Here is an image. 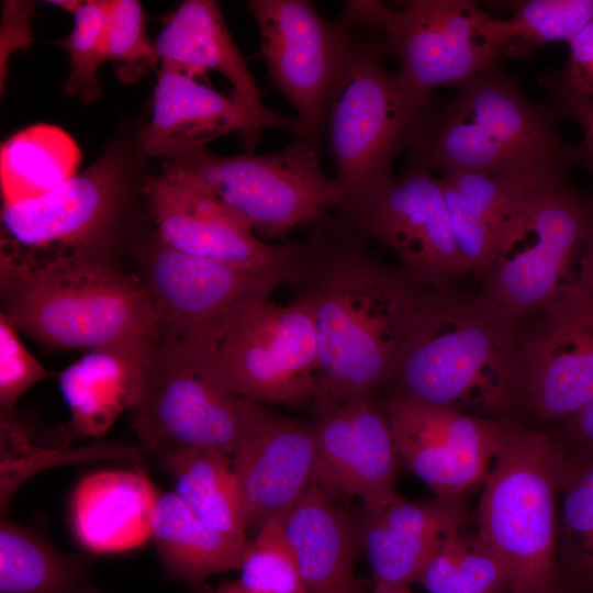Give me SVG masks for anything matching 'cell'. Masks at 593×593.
<instances>
[{
  "mask_svg": "<svg viewBox=\"0 0 593 593\" xmlns=\"http://www.w3.org/2000/svg\"><path fill=\"white\" fill-rule=\"evenodd\" d=\"M311 242L300 283L315 303L320 411L389 383L426 288L374 258L333 214Z\"/></svg>",
  "mask_w": 593,
  "mask_h": 593,
  "instance_id": "6da1fadb",
  "label": "cell"
},
{
  "mask_svg": "<svg viewBox=\"0 0 593 593\" xmlns=\"http://www.w3.org/2000/svg\"><path fill=\"white\" fill-rule=\"evenodd\" d=\"M519 325L480 292L425 289L388 384L406 398L511 418L521 395Z\"/></svg>",
  "mask_w": 593,
  "mask_h": 593,
  "instance_id": "7a4b0ae2",
  "label": "cell"
},
{
  "mask_svg": "<svg viewBox=\"0 0 593 593\" xmlns=\"http://www.w3.org/2000/svg\"><path fill=\"white\" fill-rule=\"evenodd\" d=\"M549 105L530 100L500 65L433 105L407 149L406 165L432 174L471 169L542 187L570 177L575 145L557 132Z\"/></svg>",
  "mask_w": 593,
  "mask_h": 593,
  "instance_id": "3957f363",
  "label": "cell"
},
{
  "mask_svg": "<svg viewBox=\"0 0 593 593\" xmlns=\"http://www.w3.org/2000/svg\"><path fill=\"white\" fill-rule=\"evenodd\" d=\"M2 311L18 331L53 349H149L158 314L141 277L97 253L24 269L0 264Z\"/></svg>",
  "mask_w": 593,
  "mask_h": 593,
  "instance_id": "277c9868",
  "label": "cell"
},
{
  "mask_svg": "<svg viewBox=\"0 0 593 593\" xmlns=\"http://www.w3.org/2000/svg\"><path fill=\"white\" fill-rule=\"evenodd\" d=\"M481 278V295L517 323L593 282L592 199L570 177L526 193Z\"/></svg>",
  "mask_w": 593,
  "mask_h": 593,
  "instance_id": "5b68a950",
  "label": "cell"
},
{
  "mask_svg": "<svg viewBox=\"0 0 593 593\" xmlns=\"http://www.w3.org/2000/svg\"><path fill=\"white\" fill-rule=\"evenodd\" d=\"M564 448L555 436L506 421L484 480L478 535L504 566L510 593H562L558 500Z\"/></svg>",
  "mask_w": 593,
  "mask_h": 593,
  "instance_id": "8992f818",
  "label": "cell"
},
{
  "mask_svg": "<svg viewBox=\"0 0 593 593\" xmlns=\"http://www.w3.org/2000/svg\"><path fill=\"white\" fill-rule=\"evenodd\" d=\"M168 176L221 204L257 236L284 239L318 225L344 200V191L322 170L317 144L296 137L266 154L216 155L201 148L165 159Z\"/></svg>",
  "mask_w": 593,
  "mask_h": 593,
  "instance_id": "52a82bcc",
  "label": "cell"
},
{
  "mask_svg": "<svg viewBox=\"0 0 593 593\" xmlns=\"http://www.w3.org/2000/svg\"><path fill=\"white\" fill-rule=\"evenodd\" d=\"M339 16L398 61L402 86L422 99L460 88L500 65L494 20L471 0L346 1Z\"/></svg>",
  "mask_w": 593,
  "mask_h": 593,
  "instance_id": "ba28073f",
  "label": "cell"
},
{
  "mask_svg": "<svg viewBox=\"0 0 593 593\" xmlns=\"http://www.w3.org/2000/svg\"><path fill=\"white\" fill-rule=\"evenodd\" d=\"M346 24L353 33L351 49L324 119L343 202L393 177L395 158L407 152L434 103L405 89L377 46Z\"/></svg>",
  "mask_w": 593,
  "mask_h": 593,
  "instance_id": "9c48e42d",
  "label": "cell"
},
{
  "mask_svg": "<svg viewBox=\"0 0 593 593\" xmlns=\"http://www.w3.org/2000/svg\"><path fill=\"white\" fill-rule=\"evenodd\" d=\"M217 345L157 340L144 360L133 427L159 460L206 446L232 457L238 433V401Z\"/></svg>",
  "mask_w": 593,
  "mask_h": 593,
  "instance_id": "30bf717a",
  "label": "cell"
},
{
  "mask_svg": "<svg viewBox=\"0 0 593 593\" xmlns=\"http://www.w3.org/2000/svg\"><path fill=\"white\" fill-rule=\"evenodd\" d=\"M333 214L356 236L394 253L399 267L423 288L468 275L439 179L423 168L405 165L401 175L343 202Z\"/></svg>",
  "mask_w": 593,
  "mask_h": 593,
  "instance_id": "8fae6325",
  "label": "cell"
},
{
  "mask_svg": "<svg viewBox=\"0 0 593 593\" xmlns=\"http://www.w3.org/2000/svg\"><path fill=\"white\" fill-rule=\"evenodd\" d=\"M144 281L158 314L159 340L220 345L236 320L272 291L296 279L188 255L159 238L142 259Z\"/></svg>",
  "mask_w": 593,
  "mask_h": 593,
  "instance_id": "7c38bea8",
  "label": "cell"
},
{
  "mask_svg": "<svg viewBox=\"0 0 593 593\" xmlns=\"http://www.w3.org/2000/svg\"><path fill=\"white\" fill-rule=\"evenodd\" d=\"M121 189L119 160L105 153L53 191L2 204L0 264L36 269L97 253Z\"/></svg>",
  "mask_w": 593,
  "mask_h": 593,
  "instance_id": "4fadbf2b",
  "label": "cell"
},
{
  "mask_svg": "<svg viewBox=\"0 0 593 593\" xmlns=\"http://www.w3.org/2000/svg\"><path fill=\"white\" fill-rule=\"evenodd\" d=\"M258 27L269 76L296 112L304 137L317 144L320 130L353 44L338 16L323 19L309 0L246 2Z\"/></svg>",
  "mask_w": 593,
  "mask_h": 593,
  "instance_id": "5bb4252c",
  "label": "cell"
},
{
  "mask_svg": "<svg viewBox=\"0 0 593 593\" xmlns=\"http://www.w3.org/2000/svg\"><path fill=\"white\" fill-rule=\"evenodd\" d=\"M219 350L236 392L259 403L298 404L316 393L318 342L314 300L289 305L270 299L245 311Z\"/></svg>",
  "mask_w": 593,
  "mask_h": 593,
  "instance_id": "9a60e30c",
  "label": "cell"
},
{
  "mask_svg": "<svg viewBox=\"0 0 593 593\" xmlns=\"http://www.w3.org/2000/svg\"><path fill=\"white\" fill-rule=\"evenodd\" d=\"M381 406L405 468L444 499L460 497L484 482L508 419L484 418L395 393Z\"/></svg>",
  "mask_w": 593,
  "mask_h": 593,
  "instance_id": "2e32d148",
  "label": "cell"
},
{
  "mask_svg": "<svg viewBox=\"0 0 593 593\" xmlns=\"http://www.w3.org/2000/svg\"><path fill=\"white\" fill-rule=\"evenodd\" d=\"M532 316L519 329V405L560 422L593 400V282Z\"/></svg>",
  "mask_w": 593,
  "mask_h": 593,
  "instance_id": "e0dca14e",
  "label": "cell"
},
{
  "mask_svg": "<svg viewBox=\"0 0 593 593\" xmlns=\"http://www.w3.org/2000/svg\"><path fill=\"white\" fill-rule=\"evenodd\" d=\"M143 192L158 238L168 247L251 270L288 272L300 283L311 238L266 243L217 202L161 174L146 177Z\"/></svg>",
  "mask_w": 593,
  "mask_h": 593,
  "instance_id": "ac0fdd59",
  "label": "cell"
},
{
  "mask_svg": "<svg viewBox=\"0 0 593 593\" xmlns=\"http://www.w3.org/2000/svg\"><path fill=\"white\" fill-rule=\"evenodd\" d=\"M238 433L232 455L247 527L283 516L313 481L314 427L240 396Z\"/></svg>",
  "mask_w": 593,
  "mask_h": 593,
  "instance_id": "d6986e66",
  "label": "cell"
},
{
  "mask_svg": "<svg viewBox=\"0 0 593 593\" xmlns=\"http://www.w3.org/2000/svg\"><path fill=\"white\" fill-rule=\"evenodd\" d=\"M316 414L313 482L333 495L357 496L363 508L398 499L394 484L400 456L382 406L361 398Z\"/></svg>",
  "mask_w": 593,
  "mask_h": 593,
  "instance_id": "ffe728a7",
  "label": "cell"
},
{
  "mask_svg": "<svg viewBox=\"0 0 593 593\" xmlns=\"http://www.w3.org/2000/svg\"><path fill=\"white\" fill-rule=\"evenodd\" d=\"M267 127L273 125L233 94L224 96L194 77L161 64L152 118L143 131L141 148L147 156L169 159L205 148L209 142L237 132L250 149Z\"/></svg>",
  "mask_w": 593,
  "mask_h": 593,
  "instance_id": "44dd1931",
  "label": "cell"
},
{
  "mask_svg": "<svg viewBox=\"0 0 593 593\" xmlns=\"http://www.w3.org/2000/svg\"><path fill=\"white\" fill-rule=\"evenodd\" d=\"M467 518L459 497L410 502L401 496L357 517L360 546L374 583L406 585L417 582L446 539Z\"/></svg>",
  "mask_w": 593,
  "mask_h": 593,
  "instance_id": "7402d4cb",
  "label": "cell"
},
{
  "mask_svg": "<svg viewBox=\"0 0 593 593\" xmlns=\"http://www.w3.org/2000/svg\"><path fill=\"white\" fill-rule=\"evenodd\" d=\"M154 48L163 65L171 66L197 78L215 71L227 79L233 96L257 116L296 137L304 131L296 118H288L268 109L257 82L213 0L183 1L166 20Z\"/></svg>",
  "mask_w": 593,
  "mask_h": 593,
  "instance_id": "603a6c76",
  "label": "cell"
},
{
  "mask_svg": "<svg viewBox=\"0 0 593 593\" xmlns=\"http://www.w3.org/2000/svg\"><path fill=\"white\" fill-rule=\"evenodd\" d=\"M280 518L306 593H356L357 517L312 481Z\"/></svg>",
  "mask_w": 593,
  "mask_h": 593,
  "instance_id": "cb8c5ba5",
  "label": "cell"
},
{
  "mask_svg": "<svg viewBox=\"0 0 593 593\" xmlns=\"http://www.w3.org/2000/svg\"><path fill=\"white\" fill-rule=\"evenodd\" d=\"M158 494L142 471L103 470L82 478L71 502V525L80 545L97 553L136 548L152 537Z\"/></svg>",
  "mask_w": 593,
  "mask_h": 593,
  "instance_id": "d4e9b609",
  "label": "cell"
},
{
  "mask_svg": "<svg viewBox=\"0 0 593 593\" xmlns=\"http://www.w3.org/2000/svg\"><path fill=\"white\" fill-rule=\"evenodd\" d=\"M148 350H91L60 372L58 385L70 409L75 434L100 438L125 410L135 406L143 389Z\"/></svg>",
  "mask_w": 593,
  "mask_h": 593,
  "instance_id": "484cf974",
  "label": "cell"
},
{
  "mask_svg": "<svg viewBox=\"0 0 593 593\" xmlns=\"http://www.w3.org/2000/svg\"><path fill=\"white\" fill-rule=\"evenodd\" d=\"M152 537L165 572L195 589L212 574L239 570L250 545L210 525L176 493L158 495Z\"/></svg>",
  "mask_w": 593,
  "mask_h": 593,
  "instance_id": "4316f807",
  "label": "cell"
},
{
  "mask_svg": "<svg viewBox=\"0 0 593 593\" xmlns=\"http://www.w3.org/2000/svg\"><path fill=\"white\" fill-rule=\"evenodd\" d=\"M438 179L467 271L482 277L508 213L526 193L540 187L471 169L445 170Z\"/></svg>",
  "mask_w": 593,
  "mask_h": 593,
  "instance_id": "83f0119b",
  "label": "cell"
},
{
  "mask_svg": "<svg viewBox=\"0 0 593 593\" xmlns=\"http://www.w3.org/2000/svg\"><path fill=\"white\" fill-rule=\"evenodd\" d=\"M80 160L77 143L58 126L36 124L15 133L0 148L3 204L53 191L77 175Z\"/></svg>",
  "mask_w": 593,
  "mask_h": 593,
  "instance_id": "f1b7e54d",
  "label": "cell"
},
{
  "mask_svg": "<svg viewBox=\"0 0 593 593\" xmlns=\"http://www.w3.org/2000/svg\"><path fill=\"white\" fill-rule=\"evenodd\" d=\"M0 593H102L83 560L7 516L0 522Z\"/></svg>",
  "mask_w": 593,
  "mask_h": 593,
  "instance_id": "f546056e",
  "label": "cell"
},
{
  "mask_svg": "<svg viewBox=\"0 0 593 593\" xmlns=\"http://www.w3.org/2000/svg\"><path fill=\"white\" fill-rule=\"evenodd\" d=\"M559 499L562 593H593V451L564 448Z\"/></svg>",
  "mask_w": 593,
  "mask_h": 593,
  "instance_id": "4dcf8cb0",
  "label": "cell"
},
{
  "mask_svg": "<svg viewBox=\"0 0 593 593\" xmlns=\"http://www.w3.org/2000/svg\"><path fill=\"white\" fill-rule=\"evenodd\" d=\"M176 481V494L217 529L246 537L237 480L231 456L223 450L195 446L160 460Z\"/></svg>",
  "mask_w": 593,
  "mask_h": 593,
  "instance_id": "1f68e13d",
  "label": "cell"
},
{
  "mask_svg": "<svg viewBox=\"0 0 593 593\" xmlns=\"http://www.w3.org/2000/svg\"><path fill=\"white\" fill-rule=\"evenodd\" d=\"M428 593H510L507 572L477 534L450 535L422 572Z\"/></svg>",
  "mask_w": 593,
  "mask_h": 593,
  "instance_id": "d6a6232c",
  "label": "cell"
},
{
  "mask_svg": "<svg viewBox=\"0 0 593 593\" xmlns=\"http://www.w3.org/2000/svg\"><path fill=\"white\" fill-rule=\"evenodd\" d=\"M507 20H494L502 56L526 57L553 42L569 43L593 19V0H526Z\"/></svg>",
  "mask_w": 593,
  "mask_h": 593,
  "instance_id": "836d02e7",
  "label": "cell"
},
{
  "mask_svg": "<svg viewBox=\"0 0 593 593\" xmlns=\"http://www.w3.org/2000/svg\"><path fill=\"white\" fill-rule=\"evenodd\" d=\"M1 511L7 510L15 488L33 472L56 465L102 458H137L139 448L130 444L101 443L70 450L33 446L14 415H1Z\"/></svg>",
  "mask_w": 593,
  "mask_h": 593,
  "instance_id": "e575fe53",
  "label": "cell"
},
{
  "mask_svg": "<svg viewBox=\"0 0 593 593\" xmlns=\"http://www.w3.org/2000/svg\"><path fill=\"white\" fill-rule=\"evenodd\" d=\"M108 3L109 0L85 1L74 15L70 34L55 43L69 54L70 74L64 90L85 103L96 101L102 93L97 72L108 60Z\"/></svg>",
  "mask_w": 593,
  "mask_h": 593,
  "instance_id": "d590c367",
  "label": "cell"
},
{
  "mask_svg": "<svg viewBox=\"0 0 593 593\" xmlns=\"http://www.w3.org/2000/svg\"><path fill=\"white\" fill-rule=\"evenodd\" d=\"M239 571L238 581L247 593H306L279 516L262 522Z\"/></svg>",
  "mask_w": 593,
  "mask_h": 593,
  "instance_id": "8d00e7d4",
  "label": "cell"
},
{
  "mask_svg": "<svg viewBox=\"0 0 593 593\" xmlns=\"http://www.w3.org/2000/svg\"><path fill=\"white\" fill-rule=\"evenodd\" d=\"M108 59L119 65L120 77L133 82L158 60L146 32L143 7L137 0H109L107 19Z\"/></svg>",
  "mask_w": 593,
  "mask_h": 593,
  "instance_id": "74e56055",
  "label": "cell"
},
{
  "mask_svg": "<svg viewBox=\"0 0 593 593\" xmlns=\"http://www.w3.org/2000/svg\"><path fill=\"white\" fill-rule=\"evenodd\" d=\"M49 377V372L25 348L18 331L0 314V410L13 414L19 399Z\"/></svg>",
  "mask_w": 593,
  "mask_h": 593,
  "instance_id": "f35d334b",
  "label": "cell"
},
{
  "mask_svg": "<svg viewBox=\"0 0 593 593\" xmlns=\"http://www.w3.org/2000/svg\"><path fill=\"white\" fill-rule=\"evenodd\" d=\"M569 57L560 74H548L541 79L547 90L593 99V19L568 43Z\"/></svg>",
  "mask_w": 593,
  "mask_h": 593,
  "instance_id": "ab89813d",
  "label": "cell"
},
{
  "mask_svg": "<svg viewBox=\"0 0 593 593\" xmlns=\"http://www.w3.org/2000/svg\"><path fill=\"white\" fill-rule=\"evenodd\" d=\"M548 91L552 97L549 108L555 116L571 119L582 127L583 141L575 145L577 165H583L593 172V99L574 98L556 90Z\"/></svg>",
  "mask_w": 593,
  "mask_h": 593,
  "instance_id": "60d3db41",
  "label": "cell"
},
{
  "mask_svg": "<svg viewBox=\"0 0 593 593\" xmlns=\"http://www.w3.org/2000/svg\"><path fill=\"white\" fill-rule=\"evenodd\" d=\"M34 4L27 1H4L1 24V74L12 51L27 47L32 41L30 20Z\"/></svg>",
  "mask_w": 593,
  "mask_h": 593,
  "instance_id": "b9f144b4",
  "label": "cell"
},
{
  "mask_svg": "<svg viewBox=\"0 0 593 593\" xmlns=\"http://www.w3.org/2000/svg\"><path fill=\"white\" fill-rule=\"evenodd\" d=\"M559 423L556 438L564 448L593 451V400Z\"/></svg>",
  "mask_w": 593,
  "mask_h": 593,
  "instance_id": "7bdbcfd3",
  "label": "cell"
},
{
  "mask_svg": "<svg viewBox=\"0 0 593 593\" xmlns=\"http://www.w3.org/2000/svg\"><path fill=\"white\" fill-rule=\"evenodd\" d=\"M49 3H53L59 8H61L63 10L71 13L72 15H75L79 9L83 5L85 1H79V0H55V1H49Z\"/></svg>",
  "mask_w": 593,
  "mask_h": 593,
  "instance_id": "ee69618b",
  "label": "cell"
},
{
  "mask_svg": "<svg viewBox=\"0 0 593 593\" xmlns=\"http://www.w3.org/2000/svg\"><path fill=\"white\" fill-rule=\"evenodd\" d=\"M372 593H412L406 585H387L374 583V590Z\"/></svg>",
  "mask_w": 593,
  "mask_h": 593,
  "instance_id": "f6af8a7d",
  "label": "cell"
},
{
  "mask_svg": "<svg viewBox=\"0 0 593 593\" xmlns=\"http://www.w3.org/2000/svg\"><path fill=\"white\" fill-rule=\"evenodd\" d=\"M216 593H247V592L242 586L240 582L237 580V581H231V582H225L221 584Z\"/></svg>",
  "mask_w": 593,
  "mask_h": 593,
  "instance_id": "bcb514c9",
  "label": "cell"
}]
</instances>
